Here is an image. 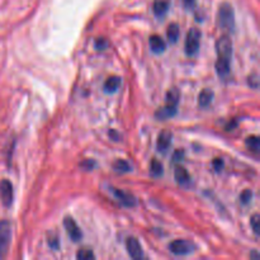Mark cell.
<instances>
[{
	"mask_svg": "<svg viewBox=\"0 0 260 260\" xmlns=\"http://www.w3.org/2000/svg\"><path fill=\"white\" fill-rule=\"evenodd\" d=\"M113 193L114 196H116L117 200H118L122 205L126 206V207H135V206L137 205L136 198H135L131 193L124 192V190L121 189H116V188L113 189Z\"/></svg>",
	"mask_w": 260,
	"mask_h": 260,
	"instance_id": "9c48e42d",
	"label": "cell"
},
{
	"mask_svg": "<svg viewBox=\"0 0 260 260\" xmlns=\"http://www.w3.org/2000/svg\"><path fill=\"white\" fill-rule=\"evenodd\" d=\"M251 198H253V193L251 190H244L240 196V201L244 205H249L251 202Z\"/></svg>",
	"mask_w": 260,
	"mask_h": 260,
	"instance_id": "cb8c5ba5",
	"label": "cell"
},
{
	"mask_svg": "<svg viewBox=\"0 0 260 260\" xmlns=\"http://www.w3.org/2000/svg\"><path fill=\"white\" fill-rule=\"evenodd\" d=\"M259 222H260L259 215H258V213H255V215H254L253 217H251V220H250L251 228H253V231H254V234H255V235H259Z\"/></svg>",
	"mask_w": 260,
	"mask_h": 260,
	"instance_id": "603a6c76",
	"label": "cell"
},
{
	"mask_svg": "<svg viewBox=\"0 0 260 260\" xmlns=\"http://www.w3.org/2000/svg\"><path fill=\"white\" fill-rule=\"evenodd\" d=\"M179 35H180L179 25H178L177 23H172V24L168 27V30H167L168 41H169L170 43H177V41L179 40Z\"/></svg>",
	"mask_w": 260,
	"mask_h": 260,
	"instance_id": "2e32d148",
	"label": "cell"
},
{
	"mask_svg": "<svg viewBox=\"0 0 260 260\" xmlns=\"http://www.w3.org/2000/svg\"><path fill=\"white\" fill-rule=\"evenodd\" d=\"M119 86H121V78H118V76H111L104 83V91L108 94H113L118 90Z\"/></svg>",
	"mask_w": 260,
	"mask_h": 260,
	"instance_id": "7c38bea8",
	"label": "cell"
},
{
	"mask_svg": "<svg viewBox=\"0 0 260 260\" xmlns=\"http://www.w3.org/2000/svg\"><path fill=\"white\" fill-rule=\"evenodd\" d=\"M12 241V228L7 220L0 221V258H4Z\"/></svg>",
	"mask_w": 260,
	"mask_h": 260,
	"instance_id": "3957f363",
	"label": "cell"
},
{
	"mask_svg": "<svg viewBox=\"0 0 260 260\" xmlns=\"http://www.w3.org/2000/svg\"><path fill=\"white\" fill-rule=\"evenodd\" d=\"M50 245L52 246L53 249H57L58 248V239L57 238H53L50 240Z\"/></svg>",
	"mask_w": 260,
	"mask_h": 260,
	"instance_id": "f1b7e54d",
	"label": "cell"
},
{
	"mask_svg": "<svg viewBox=\"0 0 260 260\" xmlns=\"http://www.w3.org/2000/svg\"><path fill=\"white\" fill-rule=\"evenodd\" d=\"M13 184L8 179L0 180V201L5 207H9L13 202Z\"/></svg>",
	"mask_w": 260,
	"mask_h": 260,
	"instance_id": "5b68a950",
	"label": "cell"
},
{
	"mask_svg": "<svg viewBox=\"0 0 260 260\" xmlns=\"http://www.w3.org/2000/svg\"><path fill=\"white\" fill-rule=\"evenodd\" d=\"M63 226H65L66 233H68V235L70 236L71 240L73 241L81 240V238H83V234H81L80 229H79V226L76 225L75 221L73 220V217H70V216H66V217L63 218Z\"/></svg>",
	"mask_w": 260,
	"mask_h": 260,
	"instance_id": "52a82bcc",
	"label": "cell"
},
{
	"mask_svg": "<svg viewBox=\"0 0 260 260\" xmlns=\"http://www.w3.org/2000/svg\"><path fill=\"white\" fill-rule=\"evenodd\" d=\"M183 3L187 8H193L196 4V0H183Z\"/></svg>",
	"mask_w": 260,
	"mask_h": 260,
	"instance_id": "f546056e",
	"label": "cell"
},
{
	"mask_svg": "<svg viewBox=\"0 0 260 260\" xmlns=\"http://www.w3.org/2000/svg\"><path fill=\"white\" fill-rule=\"evenodd\" d=\"M173 141V135L172 132L169 131H161L157 136V150L160 152H167V150L169 149L170 145H172Z\"/></svg>",
	"mask_w": 260,
	"mask_h": 260,
	"instance_id": "30bf717a",
	"label": "cell"
},
{
	"mask_svg": "<svg viewBox=\"0 0 260 260\" xmlns=\"http://www.w3.org/2000/svg\"><path fill=\"white\" fill-rule=\"evenodd\" d=\"M245 145L250 151L256 152L258 154L260 150V139L256 135H253V136H249L248 139L245 140Z\"/></svg>",
	"mask_w": 260,
	"mask_h": 260,
	"instance_id": "ac0fdd59",
	"label": "cell"
},
{
	"mask_svg": "<svg viewBox=\"0 0 260 260\" xmlns=\"http://www.w3.org/2000/svg\"><path fill=\"white\" fill-rule=\"evenodd\" d=\"M81 165H83V167H85V168H88V170H91V168L95 165V162L90 161V160H89V161H85L84 164H81Z\"/></svg>",
	"mask_w": 260,
	"mask_h": 260,
	"instance_id": "4dcf8cb0",
	"label": "cell"
},
{
	"mask_svg": "<svg viewBox=\"0 0 260 260\" xmlns=\"http://www.w3.org/2000/svg\"><path fill=\"white\" fill-rule=\"evenodd\" d=\"M217 22L220 28L225 30H233L235 27V14H234V9L230 4L223 3L218 9L217 14Z\"/></svg>",
	"mask_w": 260,
	"mask_h": 260,
	"instance_id": "7a4b0ae2",
	"label": "cell"
},
{
	"mask_svg": "<svg viewBox=\"0 0 260 260\" xmlns=\"http://www.w3.org/2000/svg\"><path fill=\"white\" fill-rule=\"evenodd\" d=\"M175 113H177V107H172L167 104V106L162 107L160 111L156 112V117L157 119H167L174 116Z\"/></svg>",
	"mask_w": 260,
	"mask_h": 260,
	"instance_id": "e0dca14e",
	"label": "cell"
},
{
	"mask_svg": "<svg viewBox=\"0 0 260 260\" xmlns=\"http://www.w3.org/2000/svg\"><path fill=\"white\" fill-rule=\"evenodd\" d=\"M76 258L80 260H89L95 258V255H94L93 251H91L90 249H80L79 253L76 254Z\"/></svg>",
	"mask_w": 260,
	"mask_h": 260,
	"instance_id": "7402d4cb",
	"label": "cell"
},
{
	"mask_svg": "<svg viewBox=\"0 0 260 260\" xmlns=\"http://www.w3.org/2000/svg\"><path fill=\"white\" fill-rule=\"evenodd\" d=\"M150 170H151V174L154 175V177H160V175L162 174V164L159 160H151Z\"/></svg>",
	"mask_w": 260,
	"mask_h": 260,
	"instance_id": "44dd1931",
	"label": "cell"
},
{
	"mask_svg": "<svg viewBox=\"0 0 260 260\" xmlns=\"http://www.w3.org/2000/svg\"><path fill=\"white\" fill-rule=\"evenodd\" d=\"M113 169L114 172L123 174V173H128L129 170H131V167H129L128 162L124 161V160H117L113 164Z\"/></svg>",
	"mask_w": 260,
	"mask_h": 260,
	"instance_id": "ffe728a7",
	"label": "cell"
},
{
	"mask_svg": "<svg viewBox=\"0 0 260 260\" xmlns=\"http://www.w3.org/2000/svg\"><path fill=\"white\" fill-rule=\"evenodd\" d=\"M217 51V61H216V71L220 76L225 78L230 74V63L233 57V42L229 36H222L216 43Z\"/></svg>",
	"mask_w": 260,
	"mask_h": 260,
	"instance_id": "6da1fadb",
	"label": "cell"
},
{
	"mask_svg": "<svg viewBox=\"0 0 260 260\" xmlns=\"http://www.w3.org/2000/svg\"><path fill=\"white\" fill-rule=\"evenodd\" d=\"M201 45V32L197 28H190L189 32L187 33V38H185V53L189 57L196 56L200 51Z\"/></svg>",
	"mask_w": 260,
	"mask_h": 260,
	"instance_id": "277c9868",
	"label": "cell"
},
{
	"mask_svg": "<svg viewBox=\"0 0 260 260\" xmlns=\"http://www.w3.org/2000/svg\"><path fill=\"white\" fill-rule=\"evenodd\" d=\"M249 84H250V86H253V88H258L259 83H258V76H256V74H254V75L249 76Z\"/></svg>",
	"mask_w": 260,
	"mask_h": 260,
	"instance_id": "83f0119b",
	"label": "cell"
},
{
	"mask_svg": "<svg viewBox=\"0 0 260 260\" xmlns=\"http://www.w3.org/2000/svg\"><path fill=\"white\" fill-rule=\"evenodd\" d=\"M174 175H175V180H177V182L179 183V184L185 185V184H188V183L190 182L189 173H188L187 170H185L183 167H177V168H175Z\"/></svg>",
	"mask_w": 260,
	"mask_h": 260,
	"instance_id": "9a60e30c",
	"label": "cell"
},
{
	"mask_svg": "<svg viewBox=\"0 0 260 260\" xmlns=\"http://www.w3.org/2000/svg\"><path fill=\"white\" fill-rule=\"evenodd\" d=\"M183 157H184V151H183V150H179V151H175L174 155H173V160H174L175 162L182 161Z\"/></svg>",
	"mask_w": 260,
	"mask_h": 260,
	"instance_id": "4316f807",
	"label": "cell"
},
{
	"mask_svg": "<svg viewBox=\"0 0 260 260\" xmlns=\"http://www.w3.org/2000/svg\"><path fill=\"white\" fill-rule=\"evenodd\" d=\"M170 7V0H155L154 13L156 17H164Z\"/></svg>",
	"mask_w": 260,
	"mask_h": 260,
	"instance_id": "4fadbf2b",
	"label": "cell"
},
{
	"mask_svg": "<svg viewBox=\"0 0 260 260\" xmlns=\"http://www.w3.org/2000/svg\"><path fill=\"white\" fill-rule=\"evenodd\" d=\"M126 249L128 251V254L131 255V258L134 259H141L144 256V251H142L141 244L137 240L136 238L131 236L126 240Z\"/></svg>",
	"mask_w": 260,
	"mask_h": 260,
	"instance_id": "ba28073f",
	"label": "cell"
},
{
	"mask_svg": "<svg viewBox=\"0 0 260 260\" xmlns=\"http://www.w3.org/2000/svg\"><path fill=\"white\" fill-rule=\"evenodd\" d=\"M213 167H215L216 172H221L223 168V160L221 159V157H216V159L213 160Z\"/></svg>",
	"mask_w": 260,
	"mask_h": 260,
	"instance_id": "484cf974",
	"label": "cell"
},
{
	"mask_svg": "<svg viewBox=\"0 0 260 260\" xmlns=\"http://www.w3.org/2000/svg\"><path fill=\"white\" fill-rule=\"evenodd\" d=\"M179 91L177 89H170L167 93V104L172 107H177L178 103H179Z\"/></svg>",
	"mask_w": 260,
	"mask_h": 260,
	"instance_id": "d6986e66",
	"label": "cell"
},
{
	"mask_svg": "<svg viewBox=\"0 0 260 260\" xmlns=\"http://www.w3.org/2000/svg\"><path fill=\"white\" fill-rule=\"evenodd\" d=\"M150 48H151V51L154 53H162L165 51V48H167V45H165V41L162 40L160 36H151L150 37Z\"/></svg>",
	"mask_w": 260,
	"mask_h": 260,
	"instance_id": "8fae6325",
	"label": "cell"
},
{
	"mask_svg": "<svg viewBox=\"0 0 260 260\" xmlns=\"http://www.w3.org/2000/svg\"><path fill=\"white\" fill-rule=\"evenodd\" d=\"M213 101V91L210 90V89H203L202 91L198 95V104H200L202 108H206V107L210 106Z\"/></svg>",
	"mask_w": 260,
	"mask_h": 260,
	"instance_id": "5bb4252c",
	"label": "cell"
},
{
	"mask_svg": "<svg viewBox=\"0 0 260 260\" xmlns=\"http://www.w3.org/2000/svg\"><path fill=\"white\" fill-rule=\"evenodd\" d=\"M169 250L174 255H188L193 251V246L187 240H174L170 243Z\"/></svg>",
	"mask_w": 260,
	"mask_h": 260,
	"instance_id": "8992f818",
	"label": "cell"
},
{
	"mask_svg": "<svg viewBox=\"0 0 260 260\" xmlns=\"http://www.w3.org/2000/svg\"><path fill=\"white\" fill-rule=\"evenodd\" d=\"M108 47V42H107L104 38H99L95 41V48L96 50H104V48Z\"/></svg>",
	"mask_w": 260,
	"mask_h": 260,
	"instance_id": "d4e9b609",
	"label": "cell"
}]
</instances>
